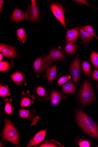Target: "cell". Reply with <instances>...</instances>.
I'll use <instances>...</instances> for the list:
<instances>
[{"instance_id": "obj_1", "label": "cell", "mask_w": 98, "mask_h": 147, "mask_svg": "<svg viewBox=\"0 0 98 147\" xmlns=\"http://www.w3.org/2000/svg\"><path fill=\"white\" fill-rule=\"evenodd\" d=\"M75 121L79 127L88 136L98 139V124L81 109L76 111Z\"/></svg>"}, {"instance_id": "obj_26", "label": "cell", "mask_w": 98, "mask_h": 147, "mask_svg": "<svg viewBox=\"0 0 98 147\" xmlns=\"http://www.w3.org/2000/svg\"><path fill=\"white\" fill-rule=\"evenodd\" d=\"M5 111L8 115H12L13 113L14 109L12 104V100L11 98L5 100Z\"/></svg>"}, {"instance_id": "obj_16", "label": "cell", "mask_w": 98, "mask_h": 147, "mask_svg": "<svg viewBox=\"0 0 98 147\" xmlns=\"http://www.w3.org/2000/svg\"><path fill=\"white\" fill-rule=\"evenodd\" d=\"M79 29L78 26L72 30H67L66 40L68 43H74L77 41L80 35Z\"/></svg>"}, {"instance_id": "obj_36", "label": "cell", "mask_w": 98, "mask_h": 147, "mask_svg": "<svg viewBox=\"0 0 98 147\" xmlns=\"http://www.w3.org/2000/svg\"><path fill=\"white\" fill-rule=\"evenodd\" d=\"M0 146H1V147H4L5 145L2 143L1 142V145H0Z\"/></svg>"}, {"instance_id": "obj_28", "label": "cell", "mask_w": 98, "mask_h": 147, "mask_svg": "<svg viewBox=\"0 0 98 147\" xmlns=\"http://www.w3.org/2000/svg\"><path fill=\"white\" fill-rule=\"evenodd\" d=\"M18 40L24 43L26 41V37L28 35L24 29L20 28L17 31Z\"/></svg>"}, {"instance_id": "obj_30", "label": "cell", "mask_w": 98, "mask_h": 147, "mask_svg": "<svg viewBox=\"0 0 98 147\" xmlns=\"http://www.w3.org/2000/svg\"><path fill=\"white\" fill-rule=\"evenodd\" d=\"M80 28L85 31L89 34L95 37L97 39H98V37L97 36L94 30L92 27L90 25H87L82 27Z\"/></svg>"}, {"instance_id": "obj_2", "label": "cell", "mask_w": 98, "mask_h": 147, "mask_svg": "<svg viewBox=\"0 0 98 147\" xmlns=\"http://www.w3.org/2000/svg\"><path fill=\"white\" fill-rule=\"evenodd\" d=\"M1 137L2 141L10 142L18 147L20 146L18 131L14 125L7 118L5 119L4 128Z\"/></svg>"}, {"instance_id": "obj_7", "label": "cell", "mask_w": 98, "mask_h": 147, "mask_svg": "<svg viewBox=\"0 0 98 147\" xmlns=\"http://www.w3.org/2000/svg\"><path fill=\"white\" fill-rule=\"evenodd\" d=\"M50 8L56 18L66 29L64 16L65 11L62 5L59 4L53 3L50 5Z\"/></svg>"}, {"instance_id": "obj_14", "label": "cell", "mask_w": 98, "mask_h": 147, "mask_svg": "<svg viewBox=\"0 0 98 147\" xmlns=\"http://www.w3.org/2000/svg\"><path fill=\"white\" fill-rule=\"evenodd\" d=\"M20 97L21 99L20 105L22 107L31 106L33 104L34 98L33 96L31 95L29 91H27L26 92H23Z\"/></svg>"}, {"instance_id": "obj_34", "label": "cell", "mask_w": 98, "mask_h": 147, "mask_svg": "<svg viewBox=\"0 0 98 147\" xmlns=\"http://www.w3.org/2000/svg\"><path fill=\"white\" fill-rule=\"evenodd\" d=\"M4 2V1H3V0H1V1H0V11L2 12L3 11L1 9V8Z\"/></svg>"}, {"instance_id": "obj_32", "label": "cell", "mask_w": 98, "mask_h": 147, "mask_svg": "<svg viewBox=\"0 0 98 147\" xmlns=\"http://www.w3.org/2000/svg\"><path fill=\"white\" fill-rule=\"evenodd\" d=\"M72 1L78 4L86 5L95 9H98V8H97L89 4L85 0H75V1Z\"/></svg>"}, {"instance_id": "obj_12", "label": "cell", "mask_w": 98, "mask_h": 147, "mask_svg": "<svg viewBox=\"0 0 98 147\" xmlns=\"http://www.w3.org/2000/svg\"><path fill=\"white\" fill-rule=\"evenodd\" d=\"M33 94L34 98L40 101L49 99L47 91L41 86L34 88L33 91Z\"/></svg>"}, {"instance_id": "obj_24", "label": "cell", "mask_w": 98, "mask_h": 147, "mask_svg": "<svg viewBox=\"0 0 98 147\" xmlns=\"http://www.w3.org/2000/svg\"><path fill=\"white\" fill-rule=\"evenodd\" d=\"M77 49V45L72 42L68 43L65 48L66 52L71 55H73L75 54Z\"/></svg>"}, {"instance_id": "obj_29", "label": "cell", "mask_w": 98, "mask_h": 147, "mask_svg": "<svg viewBox=\"0 0 98 147\" xmlns=\"http://www.w3.org/2000/svg\"><path fill=\"white\" fill-rule=\"evenodd\" d=\"M90 60L94 67L98 70V53L93 51L90 56Z\"/></svg>"}, {"instance_id": "obj_18", "label": "cell", "mask_w": 98, "mask_h": 147, "mask_svg": "<svg viewBox=\"0 0 98 147\" xmlns=\"http://www.w3.org/2000/svg\"><path fill=\"white\" fill-rule=\"evenodd\" d=\"M25 16L21 10L16 8L11 15V21L19 22L25 19Z\"/></svg>"}, {"instance_id": "obj_31", "label": "cell", "mask_w": 98, "mask_h": 147, "mask_svg": "<svg viewBox=\"0 0 98 147\" xmlns=\"http://www.w3.org/2000/svg\"><path fill=\"white\" fill-rule=\"evenodd\" d=\"M71 78V76L69 75L62 77L59 79L57 84L59 86H61L68 81Z\"/></svg>"}, {"instance_id": "obj_20", "label": "cell", "mask_w": 98, "mask_h": 147, "mask_svg": "<svg viewBox=\"0 0 98 147\" xmlns=\"http://www.w3.org/2000/svg\"><path fill=\"white\" fill-rule=\"evenodd\" d=\"M63 91L66 94H72L76 90V86L72 81H70L64 84L62 86Z\"/></svg>"}, {"instance_id": "obj_27", "label": "cell", "mask_w": 98, "mask_h": 147, "mask_svg": "<svg viewBox=\"0 0 98 147\" xmlns=\"http://www.w3.org/2000/svg\"><path fill=\"white\" fill-rule=\"evenodd\" d=\"M10 94L11 93L8 86L1 84L0 85V96L5 98L9 96Z\"/></svg>"}, {"instance_id": "obj_11", "label": "cell", "mask_w": 98, "mask_h": 147, "mask_svg": "<svg viewBox=\"0 0 98 147\" xmlns=\"http://www.w3.org/2000/svg\"><path fill=\"white\" fill-rule=\"evenodd\" d=\"M51 99L50 103L52 106L57 105L63 99H66L67 97L61 91L53 90L50 92Z\"/></svg>"}, {"instance_id": "obj_10", "label": "cell", "mask_w": 98, "mask_h": 147, "mask_svg": "<svg viewBox=\"0 0 98 147\" xmlns=\"http://www.w3.org/2000/svg\"><path fill=\"white\" fill-rule=\"evenodd\" d=\"M56 65L57 64H55L49 68L47 70L46 74L43 76V77L46 78L48 80L49 85H50L61 74L57 69Z\"/></svg>"}, {"instance_id": "obj_23", "label": "cell", "mask_w": 98, "mask_h": 147, "mask_svg": "<svg viewBox=\"0 0 98 147\" xmlns=\"http://www.w3.org/2000/svg\"><path fill=\"white\" fill-rule=\"evenodd\" d=\"M82 66L84 75L87 77L91 76L92 71L91 66L89 63L87 61H83Z\"/></svg>"}, {"instance_id": "obj_35", "label": "cell", "mask_w": 98, "mask_h": 147, "mask_svg": "<svg viewBox=\"0 0 98 147\" xmlns=\"http://www.w3.org/2000/svg\"><path fill=\"white\" fill-rule=\"evenodd\" d=\"M3 55L1 54H1H0V61L1 62V61L3 59Z\"/></svg>"}, {"instance_id": "obj_25", "label": "cell", "mask_w": 98, "mask_h": 147, "mask_svg": "<svg viewBox=\"0 0 98 147\" xmlns=\"http://www.w3.org/2000/svg\"><path fill=\"white\" fill-rule=\"evenodd\" d=\"M12 61H1L0 62V71L3 72L8 71L11 70L13 67Z\"/></svg>"}, {"instance_id": "obj_33", "label": "cell", "mask_w": 98, "mask_h": 147, "mask_svg": "<svg viewBox=\"0 0 98 147\" xmlns=\"http://www.w3.org/2000/svg\"><path fill=\"white\" fill-rule=\"evenodd\" d=\"M91 79L98 82V70L96 69H94L92 71L91 75Z\"/></svg>"}, {"instance_id": "obj_21", "label": "cell", "mask_w": 98, "mask_h": 147, "mask_svg": "<svg viewBox=\"0 0 98 147\" xmlns=\"http://www.w3.org/2000/svg\"><path fill=\"white\" fill-rule=\"evenodd\" d=\"M35 147H64L58 142L54 140L43 141Z\"/></svg>"}, {"instance_id": "obj_17", "label": "cell", "mask_w": 98, "mask_h": 147, "mask_svg": "<svg viewBox=\"0 0 98 147\" xmlns=\"http://www.w3.org/2000/svg\"><path fill=\"white\" fill-rule=\"evenodd\" d=\"M33 67L34 71L36 73L38 77H39L42 74L44 73L43 57H39L35 61Z\"/></svg>"}, {"instance_id": "obj_4", "label": "cell", "mask_w": 98, "mask_h": 147, "mask_svg": "<svg viewBox=\"0 0 98 147\" xmlns=\"http://www.w3.org/2000/svg\"><path fill=\"white\" fill-rule=\"evenodd\" d=\"M50 54L43 57V61L45 71L54 62L64 60L66 56L61 51L53 48L49 51Z\"/></svg>"}, {"instance_id": "obj_15", "label": "cell", "mask_w": 98, "mask_h": 147, "mask_svg": "<svg viewBox=\"0 0 98 147\" xmlns=\"http://www.w3.org/2000/svg\"><path fill=\"white\" fill-rule=\"evenodd\" d=\"M10 76L12 81L18 86L27 85L25 76L22 72L18 71L13 73Z\"/></svg>"}, {"instance_id": "obj_3", "label": "cell", "mask_w": 98, "mask_h": 147, "mask_svg": "<svg viewBox=\"0 0 98 147\" xmlns=\"http://www.w3.org/2000/svg\"><path fill=\"white\" fill-rule=\"evenodd\" d=\"M79 98L82 105L85 106L94 101H97L93 85L90 82L86 80L80 88Z\"/></svg>"}, {"instance_id": "obj_6", "label": "cell", "mask_w": 98, "mask_h": 147, "mask_svg": "<svg viewBox=\"0 0 98 147\" xmlns=\"http://www.w3.org/2000/svg\"><path fill=\"white\" fill-rule=\"evenodd\" d=\"M79 57L78 55L70 65L69 68L72 78L76 84L78 83L81 75L80 62Z\"/></svg>"}, {"instance_id": "obj_22", "label": "cell", "mask_w": 98, "mask_h": 147, "mask_svg": "<svg viewBox=\"0 0 98 147\" xmlns=\"http://www.w3.org/2000/svg\"><path fill=\"white\" fill-rule=\"evenodd\" d=\"M76 143L81 147H89L91 146L92 141L89 139L84 137L78 138L75 141Z\"/></svg>"}, {"instance_id": "obj_5", "label": "cell", "mask_w": 98, "mask_h": 147, "mask_svg": "<svg viewBox=\"0 0 98 147\" xmlns=\"http://www.w3.org/2000/svg\"><path fill=\"white\" fill-rule=\"evenodd\" d=\"M31 5L28 6L25 14V19L36 22L39 19L40 11L36 1H31Z\"/></svg>"}, {"instance_id": "obj_8", "label": "cell", "mask_w": 98, "mask_h": 147, "mask_svg": "<svg viewBox=\"0 0 98 147\" xmlns=\"http://www.w3.org/2000/svg\"><path fill=\"white\" fill-rule=\"evenodd\" d=\"M18 112L20 117L26 119L31 123V126L35 125L39 119V116H36L35 115L36 113V109L32 111L29 110L21 109L18 110Z\"/></svg>"}, {"instance_id": "obj_37", "label": "cell", "mask_w": 98, "mask_h": 147, "mask_svg": "<svg viewBox=\"0 0 98 147\" xmlns=\"http://www.w3.org/2000/svg\"><path fill=\"white\" fill-rule=\"evenodd\" d=\"M97 88L98 92V84H97Z\"/></svg>"}, {"instance_id": "obj_13", "label": "cell", "mask_w": 98, "mask_h": 147, "mask_svg": "<svg viewBox=\"0 0 98 147\" xmlns=\"http://www.w3.org/2000/svg\"><path fill=\"white\" fill-rule=\"evenodd\" d=\"M47 131V129H45L39 132L30 141L26 147L36 146L43 141L45 137Z\"/></svg>"}, {"instance_id": "obj_19", "label": "cell", "mask_w": 98, "mask_h": 147, "mask_svg": "<svg viewBox=\"0 0 98 147\" xmlns=\"http://www.w3.org/2000/svg\"><path fill=\"white\" fill-rule=\"evenodd\" d=\"M80 29L82 39L81 44L84 46H89L93 36L81 28Z\"/></svg>"}, {"instance_id": "obj_9", "label": "cell", "mask_w": 98, "mask_h": 147, "mask_svg": "<svg viewBox=\"0 0 98 147\" xmlns=\"http://www.w3.org/2000/svg\"><path fill=\"white\" fill-rule=\"evenodd\" d=\"M0 52L5 57L8 58H15L18 54L16 47L2 43L0 44Z\"/></svg>"}]
</instances>
